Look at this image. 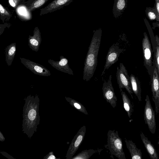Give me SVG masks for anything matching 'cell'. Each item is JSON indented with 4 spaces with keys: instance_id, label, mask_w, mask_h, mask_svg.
<instances>
[{
    "instance_id": "cell-1",
    "label": "cell",
    "mask_w": 159,
    "mask_h": 159,
    "mask_svg": "<svg viewBox=\"0 0 159 159\" xmlns=\"http://www.w3.org/2000/svg\"><path fill=\"white\" fill-rule=\"evenodd\" d=\"M22 114V131L30 139L39 124V99L38 96L29 95L24 99Z\"/></svg>"
},
{
    "instance_id": "cell-2",
    "label": "cell",
    "mask_w": 159,
    "mask_h": 159,
    "mask_svg": "<svg viewBox=\"0 0 159 159\" xmlns=\"http://www.w3.org/2000/svg\"><path fill=\"white\" fill-rule=\"evenodd\" d=\"M102 31L101 28L95 31L90 47V52L88 55L86 64L90 68L89 77L93 75L97 64V57L100 45Z\"/></svg>"
},
{
    "instance_id": "cell-3",
    "label": "cell",
    "mask_w": 159,
    "mask_h": 159,
    "mask_svg": "<svg viewBox=\"0 0 159 159\" xmlns=\"http://www.w3.org/2000/svg\"><path fill=\"white\" fill-rule=\"evenodd\" d=\"M107 136V143L105 147L109 150L111 155L119 159H126L123 148L122 141L118 131L115 130H109Z\"/></svg>"
},
{
    "instance_id": "cell-4",
    "label": "cell",
    "mask_w": 159,
    "mask_h": 159,
    "mask_svg": "<svg viewBox=\"0 0 159 159\" xmlns=\"http://www.w3.org/2000/svg\"><path fill=\"white\" fill-rule=\"evenodd\" d=\"M142 41V48L144 66L146 68L151 80L155 65L153 66V52L151 43L146 32L143 33Z\"/></svg>"
},
{
    "instance_id": "cell-5",
    "label": "cell",
    "mask_w": 159,
    "mask_h": 159,
    "mask_svg": "<svg viewBox=\"0 0 159 159\" xmlns=\"http://www.w3.org/2000/svg\"><path fill=\"white\" fill-rule=\"evenodd\" d=\"M116 77L120 92L123 89H125L133 99V93L131 88L130 76L122 63H120L119 67H117Z\"/></svg>"
},
{
    "instance_id": "cell-6",
    "label": "cell",
    "mask_w": 159,
    "mask_h": 159,
    "mask_svg": "<svg viewBox=\"0 0 159 159\" xmlns=\"http://www.w3.org/2000/svg\"><path fill=\"white\" fill-rule=\"evenodd\" d=\"M146 102L144 111V119L145 124L147 125L150 132L154 134L156 131V124L155 118V112L153 109L148 95L146 96Z\"/></svg>"
},
{
    "instance_id": "cell-7",
    "label": "cell",
    "mask_w": 159,
    "mask_h": 159,
    "mask_svg": "<svg viewBox=\"0 0 159 159\" xmlns=\"http://www.w3.org/2000/svg\"><path fill=\"white\" fill-rule=\"evenodd\" d=\"M86 131V126H83L79 130L74 136L67 152L66 156V159H72L83 141Z\"/></svg>"
},
{
    "instance_id": "cell-8",
    "label": "cell",
    "mask_w": 159,
    "mask_h": 159,
    "mask_svg": "<svg viewBox=\"0 0 159 159\" xmlns=\"http://www.w3.org/2000/svg\"><path fill=\"white\" fill-rule=\"evenodd\" d=\"M111 79L112 75H111L108 80L103 82L102 91L104 99L114 108L116 106L117 99L112 86Z\"/></svg>"
},
{
    "instance_id": "cell-9",
    "label": "cell",
    "mask_w": 159,
    "mask_h": 159,
    "mask_svg": "<svg viewBox=\"0 0 159 159\" xmlns=\"http://www.w3.org/2000/svg\"><path fill=\"white\" fill-rule=\"evenodd\" d=\"M123 51V49L116 44H113L110 48L106 57L105 64L101 76L103 75L106 70L118 61L120 55Z\"/></svg>"
},
{
    "instance_id": "cell-10",
    "label": "cell",
    "mask_w": 159,
    "mask_h": 159,
    "mask_svg": "<svg viewBox=\"0 0 159 159\" xmlns=\"http://www.w3.org/2000/svg\"><path fill=\"white\" fill-rule=\"evenodd\" d=\"M159 75L155 66L151 82L152 99L155 104V112L157 115L159 112Z\"/></svg>"
},
{
    "instance_id": "cell-11",
    "label": "cell",
    "mask_w": 159,
    "mask_h": 159,
    "mask_svg": "<svg viewBox=\"0 0 159 159\" xmlns=\"http://www.w3.org/2000/svg\"><path fill=\"white\" fill-rule=\"evenodd\" d=\"M74 0H54L40 10V16L60 10L68 6Z\"/></svg>"
},
{
    "instance_id": "cell-12",
    "label": "cell",
    "mask_w": 159,
    "mask_h": 159,
    "mask_svg": "<svg viewBox=\"0 0 159 159\" xmlns=\"http://www.w3.org/2000/svg\"><path fill=\"white\" fill-rule=\"evenodd\" d=\"M127 0H114L112 9L114 17L116 19L120 18L127 6Z\"/></svg>"
},
{
    "instance_id": "cell-13",
    "label": "cell",
    "mask_w": 159,
    "mask_h": 159,
    "mask_svg": "<svg viewBox=\"0 0 159 159\" xmlns=\"http://www.w3.org/2000/svg\"><path fill=\"white\" fill-rule=\"evenodd\" d=\"M140 136L146 151L151 158L158 159L159 158L157 152L154 146L152 144L143 132L140 133Z\"/></svg>"
},
{
    "instance_id": "cell-14",
    "label": "cell",
    "mask_w": 159,
    "mask_h": 159,
    "mask_svg": "<svg viewBox=\"0 0 159 159\" xmlns=\"http://www.w3.org/2000/svg\"><path fill=\"white\" fill-rule=\"evenodd\" d=\"M126 147L130 154L132 159H142V153L140 149H138L132 140L125 139Z\"/></svg>"
},
{
    "instance_id": "cell-15",
    "label": "cell",
    "mask_w": 159,
    "mask_h": 159,
    "mask_svg": "<svg viewBox=\"0 0 159 159\" xmlns=\"http://www.w3.org/2000/svg\"><path fill=\"white\" fill-rule=\"evenodd\" d=\"M130 83L132 91L137 97L139 102L142 101L141 89L138 79L133 74L130 76Z\"/></svg>"
},
{
    "instance_id": "cell-16",
    "label": "cell",
    "mask_w": 159,
    "mask_h": 159,
    "mask_svg": "<svg viewBox=\"0 0 159 159\" xmlns=\"http://www.w3.org/2000/svg\"><path fill=\"white\" fill-rule=\"evenodd\" d=\"M5 50L6 61L8 66H11L16 54V43H11L5 48Z\"/></svg>"
},
{
    "instance_id": "cell-17",
    "label": "cell",
    "mask_w": 159,
    "mask_h": 159,
    "mask_svg": "<svg viewBox=\"0 0 159 159\" xmlns=\"http://www.w3.org/2000/svg\"><path fill=\"white\" fill-rule=\"evenodd\" d=\"M124 108L127 113L128 117L130 118L134 111V106L125 92H121Z\"/></svg>"
},
{
    "instance_id": "cell-18",
    "label": "cell",
    "mask_w": 159,
    "mask_h": 159,
    "mask_svg": "<svg viewBox=\"0 0 159 159\" xmlns=\"http://www.w3.org/2000/svg\"><path fill=\"white\" fill-rule=\"evenodd\" d=\"M49 0H28L26 6L29 11L31 12L41 8Z\"/></svg>"
},
{
    "instance_id": "cell-19",
    "label": "cell",
    "mask_w": 159,
    "mask_h": 159,
    "mask_svg": "<svg viewBox=\"0 0 159 159\" xmlns=\"http://www.w3.org/2000/svg\"><path fill=\"white\" fill-rule=\"evenodd\" d=\"M18 18L22 20H27L30 19L28 15L31 12L28 10L26 6L22 4H19L15 9Z\"/></svg>"
},
{
    "instance_id": "cell-20",
    "label": "cell",
    "mask_w": 159,
    "mask_h": 159,
    "mask_svg": "<svg viewBox=\"0 0 159 159\" xmlns=\"http://www.w3.org/2000/svg\"><path fill=\"white\" fill-rule=\"evenodd\" d=\"M102 149L94 150L93 149L85 150L82 151L76 156L73 157L72 159H88L94 153L100 152Z\"/></svg>"
},
{
    "instance_id": "cell-21",
    "label": "cell",
    "mask_w": 159,
    "mask_h": 159,
    "mask_svg": "<svg viewBox=\"0 0 159 159\" xmlns=\"http://www.w3.org/2000/svg\"><path fill=\"white\" fill-rule=\"evenodd\" d=\"M147 17L151 21L156 20L159 21V15L157 14L155 8L147 7L145 10Z\"/></svg>"
},
{
    "instance_id": "cell-22",
    "label": "cell",
    "mask_w": 159,
    "mask_h": 159,
    "mask_svg": "<svg viewBox=\"0 0 159 159\" xmlns=\"http://www.w3.org/2000/svg\"><path fill=\"white\" fill-rule=\"evenodd\" d=\"M157 45L156 47L155 52L154 53V59L153 66L155 65L158 73L159 74V38L158 36L156 35L155 36Z\"/></svg>"
},
{
    "instance_id": "cell-23",
    "label": "cell",
    "mask_w": 159,
    "mask_h": 159,
    "mask_svg": "<svg viewBox=\"0 0 159 159\" xmlns=\"http://www.w3.org/2000/svg\"><path fill=\"white\" fill-rule=\"evenodd\" d=\"M12 16L11 12L0 3V18L3 23L8 21Z\"/></svg>"
},
{
    "instance_id": "cell-24",
    "label": "cell",
    "mask_w": 159,
    "mask_h": 159,
    "mask_svg": "<svg viewBox=\"0 0 159 159\" xmlns=\"http://www.w3.org/2000/svg\"><path fill=\"white\" fill-rule=\"evenodd\" d=\"M143 20L150 35L152 42V52L154 53L155 52V48L157 45L155 36H154L152 28L148 20L146 18H144Z\"/></svg>"
},
{
    "instance_id": "cell-25",
    "label": "cell",
    "mask_w": 159,
    "mask_h": 159,
    "mask_svg": "<svg viewBox=\"0 0 159 159\" xmlns=\"http://www.w3.org/2000/svg\"><path fill=\"white\" fill-rule=\"evenodd\" d=\"M22 0H8L9 4L15 9Z\"/></svg>"
},
{
    "instance_id": "cell-26",
    "label": "cell",
    "mask_w": 159,
    "mask_h": 159,
    "mask_svg": "<svg viewBox=\"0 0 159 159\" xmlns=\"http://www.w3.org/2000/svg\"><path fill=\"white\" fill-rule=\"evenodd\" d=\"M11 26V24L10 23L7 22L4 23L3 24H0V35L3 33L6 28H9Z\"/></svg>"
},
{
    "instance_id": "cell-27",
    "label": "cell",
    "mask_w": 159,
    "mask_h": 159,
    "mask_svg": "<svg viewBox=\"0 0 159 159\" xmlns=\"http://www.w3.org/2000/svg\"><path fill=\"white\" fill-rule=\"evenodd\" d=\"M29 43L30 46H37L38 45L39 43L38 41L34 38L29 37Z\"/></svg>"
},
{
    "instance_id": "cell-28",
    "label": "cell",
    "mask_w": 159,
    "mask_h": 159,
    "mask_svg": "<svg viewBox=\"0 0 159 159\" xmlns=\"http://www.w3.org/2000/svg\"><path fill=\"white\" fill-rule=\"evenodd\" d=\"M154 7L155 8L157 14L159 15V0H155Z\"/></svg>"
},
{
    "instance_id": "cell-29",
    "label": "cell",
    "mask_w": 159,
    "mask_h": 159,
    "mask_svg": "<svg viewBox=\"0 0 159 159\" xmlns=\"http://www.w3.org/2000/svg\"><path fill=\"white\" fill-rule=\"evenodd\" d=\"M44 158L48 159H54L57 158L54 155L52 152H50L48 154L47 156L44 157Z\"/></svg>"
},
{
    "instance_id": "cell-30",
    "label": "cell",
    "mask_w": 159,
    "mask_h": 159,
    "mask_svg": "<svg viewBox=\"0 0 159 159\" xmlns=\"http://www.w3.org/2000/svg\"><path fill=\"white\" fill-rule=\"evenodd\" d=\"M67 61L66 59L65 58L62 59L60 61L59 64L61 66H64L67 63Z\"/></svg>"
},
{
    "instance_id": "cell-31",
    "label": "cell",
    "mask_w": 159,
    "mask_h": 159,
    "mask_svg": "<svg viewBox=\"0 0 159 159\" xmlns=\"http://www.w3.org/2000/svg\"><path fill=\"white\" fill-rule=\"evenodd\" d=\"M74 106L77 109H80L81 108V107L80 105L77 102H75L74 103Z\"/></svg>"
},
{
    "instance_id": "cell-32",
    "label": "cell",
    "mask_w": 159,
    "mask_h": 159,
    "mask_svg": "<svg viewBox=\"0 0 159 159\" xmlns=\"http://www.w3.org/2000/svg\"><path fill=\"white\" fill-rule=\"evenodd\" d=\"M5 140V138L3 134L0 131V141L1 142H4Z\"/></svg>"
},
{
    "instance_id": "cell-33",
    "label": "cell",
    "mask_w": 159,
    "mask_h": 159,
    "mask_svg": "<svg viewBox=\"0 0 159 159\" xmlns=\"http://www.w3.org/2000/svg\"><path fill=\"white\" fill-rule=\"evenodd\" d=\"M153 27L152 28L153 29H155L156 27H158L159 28V22L157 21L156 22H154L152 23Z\"/></svg>"
}]
</instances>
